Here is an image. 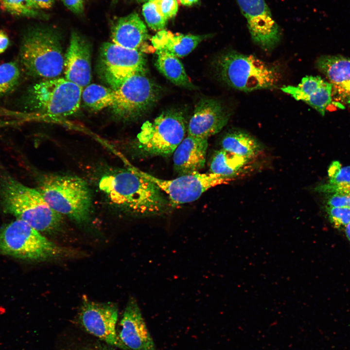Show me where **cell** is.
<instances>
[{
    "instance_id": "cell-1",
    "label": "cell",
    "mask_w": 350,
    "mask_h": 350,
    "mask_svg": "<svg viewBox=\"0 0 350 350\" xmlns=\"http://www.w3.org/2000/svg\"><path fill=\"white\" fill-rule=\"evenodd\" d=\"M99 188L114 206L132 215H159L168 209L169 202L163 192L130 167L105 173L99 180Z\"/></svg>"
},
{
    "instance_id": "cell-2",
    "label": "cell",
    "mask_w": 350,
    "mask_h": 350,
    "mask_svg": "<svg viewBox=\"0 0 350 350\" xmlns=\"http://www.w3.org/2000/svg\"><path fill=\"white\" fill-rule=\"evenodd\" d=\"M0 204L5 212L40 232H54L63 222L62 215L50 207L37 189L23 185L8 174L0 176Z\"/></svg>"
},
{
    "instance_id": "cell-3",
    "label": "cell",
    "mask_w": 350,
    "mask_h": 350,
    "mask_svg": "<svg viewBox=\"0 0 350 350\" xmlns=\"http://www.w3.org/2000/svg\"><path fill=\"white\" fill-rule=\"evenodd\" d=\"M214 66L218 77L224 83L244 92L275 88L281 78L277 67L253 55L233 50L218 56Z\"/></svg>"
},
{
    "instance_id": "cell-4",
    "label": "cell",
    "mask_w": 350,
    "mask_h": 350,
    "mask_svg": "<svg viewBox=\"0 0 350 350\" xmlns=\"http://www.w3.org/2000/svg\"><path fill=\"white\" fill-rule=\"evenodd\" d=\"M38 188L54 210L74 221H88L92 198L88 186L81 178L70 175H48L40 179Z\"/></svg>"
},
{
    "instance_id": "cell-5",
    "label": "cell",
    "mask_w": 350,
    "mask_h": 350,
    "mask_svg": "<svg viewBox=\"0 0 350 350\" xmlns=\"http://www.w3.org/2000/svg\"><path fill=\"white\" fill-rule=\"evenodd\" d=\"M20 60L31 75L46 79L58 77L64 70V55L58 35L47 27H36L24 35Z\"/></svg>"
},
{
    "instance_id": "cell-6",
    "label": "cell",
    "mask_w": 350,
    "mask_h": 350,
    "mask_svg": "<svg viewBox=\"0 0 350 350\" xmlns=\"http://www.w3.org/2000/svg\"><path fill=\"white\" fill-rule=\"evenodd\" d=\"M64 249L18 219L0 228V254L30 261H43L63 254Z\"/></svg>"
},
{
    "instance_id": "cell-7",
    "label": "cell",
    "mask_w": 350,
    "mask_h": 350,
    "mask_svg": "<svg viewBox=\"0 0 350 350\" xmlns=\"http://www.w3.org/2000/svg\"><path fill=\"white\" fill-rule=\"evenodd\" d=\"M185 118L181 112L169 110L152 121L144 122L137 137V146L144 156L168 157L184 139Z\"/></svg>"
},
{
    "instance_id": "cell-8",
    "label": "cell",
    "mask_w": 350,
    "mask_h": 350,
    "mask_svg": "<svg viewBox=\"0 0 350 350\" xmlns=\"http://www.w3.org/2000/svg\"><path fill=\"white\" fill-rule=\"evenodd\" d=\"M83 89L65 78L56 77L36 84L30 93L35 108L53 116H67L79 109Z\"/></svg>"
},
{
    "instance_id": "cell-9",
    "label": "cell",
    "mask_w": 350,
    "mask_h": 350,
    "mask_svg": "<svg viewBox=\"0 0 350 350\" xmlns=\"http://www.w3.org/2000/svg\"><path fill=\"white\" fill-rule=\"evenodd\" d=\"M130 168L143 178L152 182L168 198L170 205H178L193 202L209 189L228 182L231 179L211 173L199 172L181 175L171 180L158 178L135 167Z\"/></svg>"
},
{
    "instance_id": "cell-10",
    "label": "cell",
    "mask_w": 350,
    "mask_h": 350,
    "mask_svg": "<svg viewBox=\"0 0 350 350\" xmlns=\"http://www.w3.org/2000/svg\"><path fill=\"white\" fill-rule=\"evenodd\" d=\"M145 59L141 52L113 42L104 43L100 50L99 70L103 80L113 90L133 75L145 72Z\"/></svg>"
},
{
    "instance_id": "cell-11",
    "label": "cell",
    "mask_w": 350,
    "mask_h": 350,
    "mask_svg": "<svg viewBox=\"0 0 350 350\" xmlns=\"http://www.w3.org/2000/svg\"><path fill=\"white\" fill-rule=\"evenodd\" d=\"M158 89L145 72L136 73L115 90L111 108L119 118L125 120L140 117L156 103Z\"/></svg>"
},
{
    "instance_id": "cell-12",
    "label": "cell",
    "mask_w": 350,
    "mask_h": 350,
    "mask_svg": "<svg viewBox=\"0 0 350 350\" xmlns=\"http://www.w3.org/2000/svg\"><path fill=\"white\" fill-rule=\"evenodd\" d=\"M118 316V309L115 305L85 299L81 308L79 319L89 333L111 346L128 350L116 332Z\"/></svg>"
},
{
    "instance_id": "cell-13",
    "label": "cell",
    "mask_w": 350,
    "mask_h": 350,
    "mask_svg": "<svg viewBox=\"0 0 350 350\" xmlns=\"http://www.w3.org/2000/svg\"><path fill=\"white\" fill-rule=\"evenodd\" d=\"M236 0L254 42L268 44L280 35L281 29L265 0Z\"/></svg>"
},
{
    "instance_id": "cell-14",
    "label": "cell",
    "mask_w": 350,
    "mask_h": 350,
    "mask_svg": "<svg viewBox=\"0 0 350 350\" xmlns=\"http://www.w3.org/2000/svg\"><path fill=\"white\" fill-rule=\"evenodd\" d=\"M317 70L332 87L334 105L350 108V58L341 55H323L315 61Z\"/></svg>"
},
{
    "instance_id": "cell-15",
    "label": "cell",
    "mask_w": 350,
    "mask_h": 350,
    "mask_svg": "<svg viewBox=\"0 0 350 350\" xmlns=\"http://www.w3.org/2000/svg\"><path fill=\"white\" fill-rule=\"evenodd\" d=\"M229 114L219 101L204 98L196 105L187 127L188 135L207 138L219 133L227 124Z\"/></svg>"
},
{
    "instance_id": "cell-16",
    "label": "cell",
    "mask_w": 350,
    "mask_h": 350,
    "mask_svg": "<svg viewBox=\"0 0 350 350\" xmlns=\"http://www.w3.org/2000/svg\"><path fill=\"white\" fill-rule=\"evenodd\" d=\"M65 78L83 89L91 79V47L79 33H71L70 43L64 59Z\"/></svg>"
},
{
    "instance_id": "cell-17",
    "label": "cell",
    "mask_w": 350,
    "mask_h": 350,
    "mask_svg": "<svg viewBox=\"0 0 350 350\" xmlns=\"http://www.w3.org/2000/svg\"><path fill=\"white\" fill-rule=\"evenodd\" d=\"M119 337L132 350H155V345L136 300L130 298L120 322Z\"/></svg>"
},
{
    "instance_id": "cell-18",
    "label": "cell",
    "mask_w": 350,
    "mask_h": 350,
    "mask_svg": "<svg viewBox=\"0 0 350 350\" xmlns=\"http://www.w3.org/2000/svg\"><path fill=\"white\" fill-rule=\"evenodd\" d=\"M280 89L295 100L306 103L322 116L327 107L334 104L331 84L319 76H306L297 86H284Z\"/></svg>"
},
{
    "instance_id": "cell-19",
    "label": "cell",
    "mask_w": 350,
    "mask_h": 350,
    "mask_svg": "<svg viewBox=\"0 0 350 350\" xmlns=\"http://www.w3.org/2000/svg\"><path fill=\"white\" fill-rule=\"evenodd\" d=\"M208 139L187 135L173 153L174 167L179 175L199 172L205 166Z\"/></svg>"
},
{
    "instance_id": "cell-20",
    "label": "cell",
    "mask_w": 350,
    "mask_h": 350,
    "mask_svg": "<svg viewBox=\"0 0 350 350\" xmlns=\"http://www.w3.org/2000/svg\"><path fill=\"white\" fill-rule=\"evenodd\" d=\"M148 37L146 25L135 12L119 18L111 28L112 42L127 49L141 52Z\"/></svg>"
},
{
    "instance_id": "cell-21",
    "label": "cell",
    "mask_w": 350,
    "mask_h": 350,
    "mask_svg": "<svg viewBox=\"0 0 350 350\" xmlns=\"http://www.w3.org/2000/svg\"><path fill=\"white\" fill-rule=\"evenodd\" d=\"M207 36V35L174 34L163 29L152 37L151 42L156 50L182 57L191 53Z\"/></svg>"
},
{
    "instance_id": "cell-22",
    "label": "cell",
    "mask_w": 350,
    "mask_h": 350,
    "mask_svg": "<svg viewBox=\"0 0 350 350\" xmlns=\"http://www.w3.org/2000/svg\"><path fill=\"white\" fill-rule=\"evenodd\" d=\"M250 160L222 148L212 158L210 173L231 179L245 171Z\"/></svg>"
},
{
    "instance_id": "cell-23",
    "label": "cell",
    "mask_w": 350,
    "mask_h": 350,
    "mask_svg": "<svg viewBox=\"0 0 350 350\" xmlns=\"http://www.w3.org/2000/svg\"><path fill=\"white\" fill-rule=\"evenodd\" d=\"M222 149L243 158L252 159L262 150L260 143L249 134L241 130L227 133L221 141Z\"/></svg>"
},
{
    "instance_id": "cell-24",
    "label": "cell",
    "mask_w": 350,
    "mask_h": 350,
    "mask_svg": "<svg viewBox=\"0 0 350 350\" xmlns=\"http://www.w3.org/2000/svg\"><path fill=\"white\" fill-rule=\"evenodd\" d=\"M156 51L157 54L156 66L161 73L176 86L194 88V85L178 57L165 52Z\"/></svg>"
},
{
    "instance_id": "cell-25",
    "label": "cell",
    "mask_w": 350,
    "mask_h": 350,
    "mask_svg": "<svg viewBox=\"0 0 350 350\" xmlns=\"http://www.w3.org/2000/svg\"><path fill=\"white\" fill-rule=\"evenodd\" d=\"M328 173V182L317 186L316 191L329 194L350 193V166H342L339 161H334Z\"/></svg>"
},
{
    "instance_id": "cell-26",
    "label": "cell",
    "mask_w": 350,
    "mask_h": 350,
    "mask_svg": "<svg viewBox=\"0 0 350 350\" xmlns=\"http://www.w3.org/2000/svg\"><path fill=\"white\" fill-rule=\"evenodd\" d=\"M114 99V90L96 84L88 85L84 88L82 93V100L84 104L95 111L112 107Z\"/></svg>"
},
{
    "instance_id": "cell-27",
    "label": "cell",
    "mask_w": 350,
    "mask_h": 350,
    "mask_svg": "<svg viewBox=\"0 0 350 350\" xmlns=\"http://www.w3.org/2000/svg\"><path fill=\"white\" fill-rule=\"evenodd\" d=\"M0 8L18 17L41 18L46 16L34 7L30 0H0Z\"/></svg>"
},
{
    "instance_id": "cell-28",
    "label": "cell",
    "mask_w": 350,
    "mask_h": 350,
    "mask_svg": "<svg viewBox=\"0 0 350 350\" xmlns=\"http://www.w3.org/2000/svg\"><path fill=\"white\" fill-rule=\"evenodd\" d=\"M20 71L18 64L10 62L0 65V96L13 89L18 82Z\"/></svg>"
},
{
    "instance_id": "cell-29",
    "label": "cell",
    "mask_w": 350,
    "mask_h": 350,
    "mask_svg": "<svg viewBox=\"0 0 350 350\" xmlns=\"http://www.w3.org/2000/svg\"><path fill=\"white\" fill-rule=\"evenodd\" d=\"M142 13L147 24L152 30L159 31L165 27L168 20L161 14L157 3L145 2L142 5Z\"/></svg>"
},
{
    "instance_id": "cell-30",
    "label": "cell",
    "mask_w": 350,
    "mask_h": 350,
    "mask_svg": "<svg viewBox=\"0 0 350 350\" xmlns=\"http://www.w3.org/2000/svg\"><path fill=\"white\" fill-rule=\"evenodd\" d=\"M329 220L336 228L345 227L350 222V208L326 206Z\"/></svg>"
},
{
    "instance_id": "cell-31",
    "label": "cell",
    "mask_w": 350,
    "mask_h": 350,
    "mask_svg": "<svg viewBox=\"0 0 350 350\" xmlns=\"http://www.w3.org/2000/svg\"><path fill=\"white\" fill-rule=\"evenodd\" d=\"M156 3L161 14L167 20L174 17L178 11L177 0H160Z\"/></svg>"
},
{
    "instance_id": "cell-32",
    "label": "cell",
    "mask_w": 350,
    "mask_h": 350,
    "mask_svg": "<svg viewBox=\"0 0 350 350\" xmlns=\"http://www.w3.org/2000/svg\"><path fill=\"white\" fill-rule=\"evenodd\" d=\"M327 206L350 208V193L330 194Z\"/></svg>"
},
{
    "instance_id": "cell-33",
    "label": "cell",
    "mask_w": 350,
    "mask_h": 350,
    "mask_svg": "<svg viewBox=\"0 0 350 350\" xmlns=\"http://www.w3.org/2000/svg\"><path fill=\"white\" fill-rule=\"evenodd\" d=\"M65 6L71 12L77 15L84 12L85 0H62Z\"/></svg>"
},
{
    "instance_id": "cell-34",
    "label": "cell",
    "mask_w": 350,
    "mask_h": 350,
    "mask_svg": "<svg viewBox=\"0 0 350 350\" xmlns=\"http://www.w3.org/2000/svg\"><path fill=\"white\" fill-rule=\"evenodd\" d=\"M34 7L40 10L51 8L56 0H30Z\"/></svg>"
},
{
    "instance_id": "cell-35",
    "label": "cell",
    "mask_w": 350,
    "mask_h": 350,
    "mask_svg": "<svg viewBox=\"0 0 350 350\" xmlns=\"http://www.w3.org/2000/svg\"><path fill=\"white\" fill-rule=\"evenodd\" d=\"M9 44V39L7 34L0 30V54L3 53L7 49Z\"/></svg>"
},
{
    "instance_id": "cell-36",
    "label": "cell",
    "mask_w": 350,
    "mask_h": 350,
    "mask_svg": "<svg viewBox=\"0 0 350 350\" xmlns=\"http://www.w3.org/2000/svg\"><path fill=\"white\" fill-rule=\"evenodd\" d=\"M20 122L18 121L0 120V128L6 126L17 125Z\"/></svg>"
},
{
    "instance_id": "cell-37",
    "label": "cell",
    "mask_w": 350,
    "mask_h": 350,
    "mask_svg": "<svg viewBox=\"0 0 350 350\" xmlns=\"http://www.w3.org/2000/svg\"><path fill=\"white\" fill-rule=\"evenodd\" d=\"M180 2L183 5L186 6H191L199 1V0H179Z\"/></svg>"
},
{
    "instance_id": "cell-38",
    "label": "cell",
    "mask_w": 350,
    "mask_h": 350,
    "mask_svg": "<svg viewBox=\"0 0 350 350\" xmlns=\"http://www.w3.org/2000/svg\"><path fill=\"white\" fill-rule=\"evenodd\" d=\"M345 235L350 241V222L344 227Z\"/></svg>"
},
{
    "instance_id": "cell-39",
    "label": "cell",
    "mask_w": 350,
    "mask_h": 350,
    "mask_svg": "<svg viewBox=\"0 0 350 350\" xmlns=\"http://www.w3.org/2000/svg\"><path fill=\"white\" fill-rule=\"evenodd\" d=\"M140 2H148V1H153L155 2H158L160 0H138Z\"/></svg>"
}]
</instances>
